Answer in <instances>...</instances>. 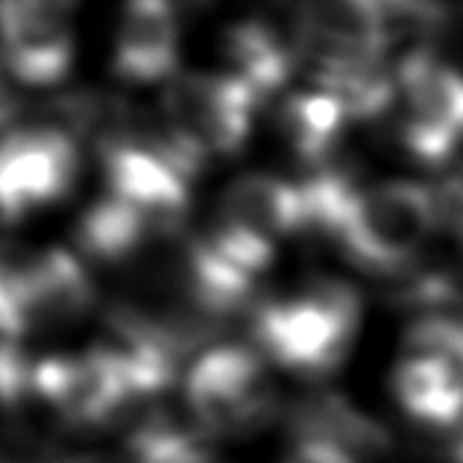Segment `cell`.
Returning a JSON list of instances; mask_svg holds the SVG:
<instances>
[{
	"label": "cell",
	"instance_id": "obj_6",
	"mask_svg": "<svg viewBox=\"0 0 463 463\" xmlns=\"http://www.w3.org/2000/svg\"><path fill=\"white\" fill-rule=\"evenodd\" d=\"M188 405L205 434L252 431L273 408L261 361L241 346L212 349L188 375Z\"/></svg>",
	"mask_w": 463,
	"mask_h": 463
},
{
	"label": "cell",
	"instance_id": "obj_19",
	"mask_svg": "<svg viewBox=\"0 0 463 463\" xmlns=\"http://www.w3.org/2000/svg\"><path fill=\"white\" fill-rule=\"evenodd\" d=\"M288 463H355V458L326 440H308V437H302V440H297L294 455H290Z\"/></svg>",
	"mask_w": 463,
	"mask_h": 463
},
{
	"label": "cell",
	"instance_id": "obj_4",
	"mask_svg": "<svg viewBox=\"0 0 463 463\" xmlns=\"http://www.w3.org/2000/svg\"><path fill=\"white\" fill-rule=\"evenodd\" d=\"M77 144L53 127H21L0 136V221L15 223L74 188Z\"/></svg>",
	"mask_w": 463,
	"mask_h": 463
},
{
	"label": "cell",
	"instance_id": "obj_10",
	"mask_svg": "<svg viewBox=\"0 0 463 463\" xmlns=\"http://www.w3.org/2000/svg\"><path fill=\"white\" fill-rule=\"evenodd\" d=\"M214 223L276 243L294 229L308 226L306 194L270 174H243L221 194Z\"/></svg>",
	"mask_w": 463,
	"mask_h": 463
},
{
	"label": "cell",
	"instance_id": "obj_8",
	"mask_svg": "<svg viewBox=\"0 0 463 463\" xmlns=\"http://www.w3.org/2000/svg\"><path fill=\"white\" fill-rule=\"evenodd\" d=\"M109 194L153 226H174L188 209V176L153 147L115 144L106 150Z\"/></svg>",
	"mask_w": 463,
	"mask_h": 463
},
{
	"label": "cell",
	"instance_id": "obj_21",
	"mask_svg": "<svg viewBox=\"0 0 463 463\" xmlns=\"http://www.w3.org/2000/svg\"><path fill=\"white\" fill-rule=\"evenodd\" d=\"M9 115H12V94H9V89L4 82H0V127L6 124L9 120Z\"/></svg>",
	"mask_w": 463,
	"mask_h": 463
},
{
	"label": "cell",
	"instance_id": "obj_9",
	"mask_svg": "<svg viewBox=\"0 0 463 463\" xmlns=\"http://www.w3.org/2000/svg\"><path fill=\"white\" fill-rule=\"evenodd\" d=\"M176 59L179 18L174 0H127L115 35V74L136 85L174 80Z\"/></svg>",
	"mask_w": 463,
	"mask_h": 463
},
{
	"label": "cell",
	"instance_id": "obj_7",
	"mask_svg": "<svg viewBox=\"0 0 463 463\" xmlns=\"http://www.w3.org/2000/svg\"><path fill=\"white\" fill-rule=\"evenodd\" d=\"M80 0H0V56L24 85L47 89L74 65V12Z\"/></svg>",
	"mask_w": 463,
	"mask_h": 463
},
{
	"label": "cell",
	"instance_id": "obj_1",
	"mask_svg": "<svg viewBox=\"0 0 463 463\" xmlns=\"http://www.w3.org/2000/svg\"><path fill=\"white\" fill-rule=\"evenodd\" d=\"M308 223L332 235L355 264L393 273L413 261L434 235L437 205L417 182L393 179L352 188L344 179L323 176L302 185Z\"/></svg>",
	"mask_w": 463,
	"mask_h": 463
},
{
	"label": "cell",
	"instance_id": "obj_12",
	"mask_svg": "<svg viewBox=\"0 0 463 463\" xmlns=\"http://www.w3.org/2000/svg\"><path fill=\"white\" fill-rule=\"evenodd\" d=\"M294 429L308 440H326L352 458H379L390 449V434L337 393H317L294 411Z\"/></svg>",
	"mask_w": 463,
	"mask_h": 463
},
{
	"label": "cell",
	"instance_id": "obj_16",
	"mask_svg": "<svg viewBox=\"0 0 463 463\" xmlns=\"http://www.w3.org/2000/svg\"><path fill=\"white\" fill-rule=\"evenodd\" d=\"M150 223L127 205L124 200L106 194L97 200L80 221V243L82 250L100 261H120L136 252L144 238L150 235Z\"/></svg>",
	"mask_w": 463,
	"mask_h": 463
},
{
	"label": "cell",
	"instance_id": "obj_5",
	"mask_svg": "<svg viewBox=\"0 0 463 463\" xmlns=\"http://www.w3.org/2000/svg\"><path fill=\"white\" fill-rule=\"evenodd\" d=\"M399 132L411 156L440 162L463 138V74L429 53H413L396 77Z\"/></svg>",
	"mask_w": 463,
	"mask_h": 463
},
{
	"label": "cell",
	"instance_id": "obj_13",
	"mask_svg": "<svg viewBox=\"0 0 463 463\" xmlns=\"http://www.w3.org/2000/svg\"><path fill=\"white\" fill-rule=\"evenodd\" d=\"M396 396L413 420L455 429L463 422V373L443 361L408 355L393 375Z\"/></svg>",
	"mask_w": 463,
	"mask_h": 463
},
{
	"label": "cell",
	"instance_id": "obj_15",
	"mask_svg": "<svg viewBox=\"0 0 463 463\" xmlns=\"http://www.w3.org/2000/svg\"><path fill=\"white\" fill-rule=\"evenodd\" d=\"M226 59L229 77L241 80L247 89L261 97L276 91L290 77V51L276 39V33L264 24H238L226 35Z\"/></svg>",
	"mask_w": 463,
	"mask_h": 463
},
{
	"label": "cell",
	"instance_id": "obj_2",
	"mask_svg": "<svg viewBox=\"0 0 463 463\" xmlns=\"http://www.w3.org/2000/svg\"><path fill=\"white\" fill-rule=\"evenodd\" d=\"M255 97L241 80L188 71L167 82L162 97L165 141L158 153L191 176L205 158L238 153L250 138Z\"/></svg>",
	"mask_w": 463,
	"mask_h": 463
},
{
	"label": "cell",
	"instance_id": "obj_11",
	"mask_svg": "<svg viewBox=\"0 0 463 463\" xmlns=\"http://www.w3.org/2000/svg\"><path fill=\"white\" fill-rule=\"evenodd\" d=\"M91 299V279L77 255L62 247L42 250L27 297V335L74 323L89 311Z\"/></svg>",
	"mask_w": 463,
	"mask_h": 463
},
{
	"label": "cell",
	"instance_id": "obj_14",
	"mask_svg": "<svg viewBox=\"0 0 463 463\" xmlns=\"http://www.w3.org/2000/svg\"><path fill=\"white\" fill-rule=\"evenodd\" d=\"M349 118L352 115L344 100L332 91L320 89L290 97L279 124H282V138L290 153L306 158V162H317L337 144Z\"/></svg>",
	"mask_w": 463,
	"mask_h": 463
},
{
	"label": "cell",
	"instance_id": "obj_18",
	"mask_svg": "<svg viewBox=\"0 0 463 463\" xmlns=\"http://www.w3.org/2000/svg\"><path fill=\"white\" fill-rule=\"evenodd\" d=\"M405 344L411 355H425L449 364L452 370L463 373V320L455 317H422L411 328Z\"/></svg>",
	"mask_w": 463,
	"mask_h": 463
},
{
	"label": "cell",
	"instance_id": "obj_20",
	"mask_svg": "<svg viewBox=\"0 0 463 463\" xmlns=\"http://www.w3.org/2000/svg\"><path fill=\"white\" fill-rule=\"evenodd\" d=\"M455 429L458 431L449 437V455H452V463H463V422Z\"/></svg>",
	"mask_w": 463,
	"mask_h": 463
},
{
	"label": "cell",
	"instance_id": "obj_3",
	"mask_svg": "<svg viewBox=\"0 0 463 463\" xmlns=\"http://www.w3.org/2000/svg\"><path fill=\"white\" fill-rule=\"evenodd\" d=\"M358 320L355 290L340 282H317L297 297L267 302L255 317V335L282 367L320 375L346 358Z\"/></svg>",
	"mask_w": 463,
	"mask_h": 463
},
{
	"label": "cell",
	"instance_id": "obj_17",
	"mask_svg": "<svg viewBox=\"0 0 463 463\" xmlns=\"http://www.w3.org/2000/svg\"><path fill=\"white\" fill-rule=\"evenodd\" d=\"M205 431L191 429L174 413H150L129 437L132 463H203Z\"/></svg>",
	"mask_w": 463,
	"mask_h": 463
}]
</instances>
